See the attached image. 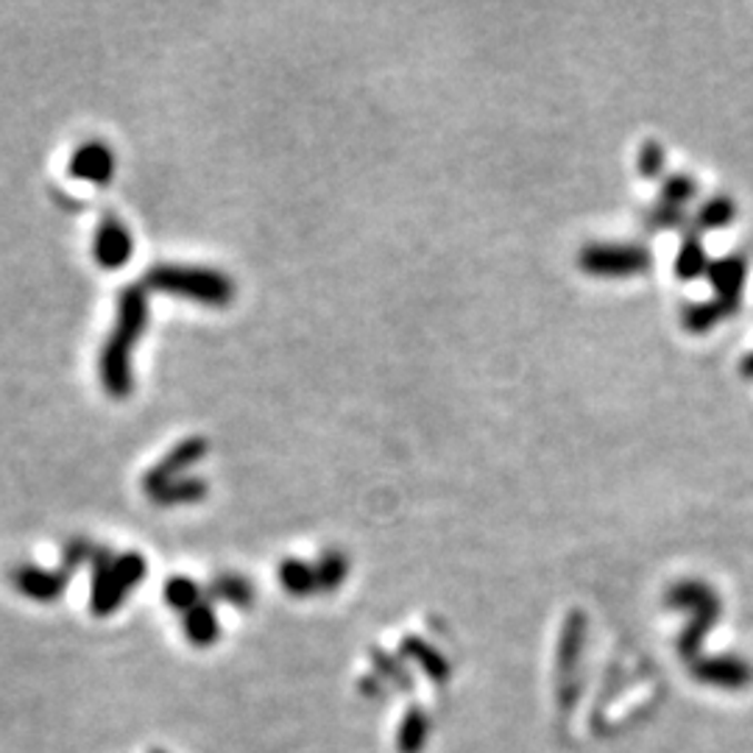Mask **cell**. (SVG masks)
<instances>
[{"label": "cell", "instance_id": "obj_1", "mask_svg": "<svg viewBox=\"0 0 753 753\" xmlns=\"http://www.w3.org/2000/svg\"><path fill=\"white\" fill-rule=\"evenodd\" d=\"M148 327V290L142 285H126L118 296V316L112 333L101 349L98 374L103 392L112 399H126L135 388L131 351L140 344Z\"/></svg>", "mask_w": 753, "mask_h": 753}, {"label": "cell", "instance_id": "obj_2", "mask_svg": "<svg viewBox=\"0 0 753 753\" xmlns=\"http://www.w3.org/2000/svg\"><path fill=\"white\" fill-rule=\"evenodd\" d=\"M142 288L148 294L174 296V299L196 301L207 307H227L235 301V283L216 268L176 266V262H157L142 277Z\"/></svg>", "mask_w": 753, "mask_h": 753}, {"label": "cell", "instance_id": "obj_3", "mask_svg": "<svg viewBox=\"0 0 753 753\" xmlns=\"http://www.w3.org/2000/svg\"><path fill=\"white\" fill-rule=\"evenodd\" d=\"M92 581H90V612L96 617H109L126 603V597L146 581L148 561L142 553H120L115 555L109 547H98L90 561Z\"/></svg>", "mask_w": 753, "mask_h": 753}, {"label": "cell", "instance_id": "obj_4", "mask_svg": "<svg viewBox=\"0 0 753 753\" xmlns=\"http://www.w3.org/2000/svg\"><path fill=\"white\" fill-rule=\"evenodd\" d=\"M207 453H210V442H207V438L194 436L179 442L162 460H157V464L146 472V477H142V492L151 494L157 492V488L168 486V483L179 480V477H187L196 464H201V460L207 458Z\"/></svg>", "mask_w": 753, "mask_h": 753}, {"label": "cell", "instance_id": "obj_5", "mask_svg": "<svg viewBox=\"0 0 753 753\" xmlns=\"http://www.w3.org/2000/svg\"><path fill=\"white\" fill-rule=\"evenodd\" d=\"M135 255V238L118 216H107L92 238V257L103 271H120Z\"/></svg>", "mask_w": 753, "mask_h": 753}, {"label": "cell", "instance_id": "obj_6", "mask_svg": "<svg viewBox=\"0 0 753 753\" xmlns=\"http://www.w3.org/2000/svg\"><path fill=\"white\" fill-rule=\"evenodd\" d=\"M70 575L59 569L37 567V564H20L12 573V586L23 597H31L37 603H53L65 595L68 589Z\"/></svg>", "mask_w": 753, "mask_h": 753}, {"label": "cell", "instance_id": "obj_7", "mask_svg": "<svg viewBox=\"0 0 753 753\" xmlns=\"http://www.w3.org/2000/svg\"><path fill=\"white\" fill-rule=\"evenodd\" d=\"M68 170L73 179L87 181V185L107 187L115 176V153L107 142L90 140L79 146L70 157Z\"/></svg>", "mask_w": 753, "mask_h": 753}, {"label": "cell", "instance_id": "obj_8", "mask_svg": "<svg viewBox=\"0 0 753 753\" xmlns=\"http://www.w3.org/2000/svg\"><path fill=\"white\" fill-rule=\"evenodd\" d=\"M692 675L709 686H723V690H742L753 681V670L736 658H712L692 667Z\"/></svg>", "mask_w": 753, "mask_h": 753}, {"label": "cell", "instance_id": "obj_9", "mask_svg": "<svg viewBox=\"0 0 753 753\" xmlns=\"http://www.w3.org/2000/svg\"><path fill=\"white\" fill-rule=\"evenodd\" d=\"M181 628H185V636L194 642L196 647H212L221 636V623H218V614L212 608L210 597L194 606L187 614H181Z\"/></svg>", "mask_w": 753, "mask_h": 753}, {"label": "cell", "instance_id": "obj_10", "mask_svg": "<svg viewBox=\"0 0 753 753\" xmlns=\"http://www.w3.org/2000/svg\"><path fill=\"white\" fill-rule=\"evenodd\" d=\"M210 494V483L205 477L187 475L179 477V480L168 483V486L157 488V492L148 494L153 505H162V508H176V505H196L201 499H207Z\"/></svg>", "mask_w": 753, "mask_h": 753}, {"label": "cell", "instance_id": "obj_11", "mask_svg": "<svg viewBox=\"0 0 753 753\" xmlns=\"http://www.w3.org/2000/svg\"><path fill=\"white\" fill-rule=\"evenodd\" d=\"M207 597L218 603H227L232 608H251L255 606V586H251L249 578L238 573H221L210 581L207 586Z\"/></svg>", "mask_w": 753, "mask_h": 753}, {"label": "cell", "instance_id": "obj_12", "mask_svg": "<svg viewBox=\"0 0 753 753\" xmlns=\"http://www.w3.org/2000/svg\"><path fill=\"white\" fill-rule=\"evenodd\" d=\"M279 584H283V589L294 597L316 595L318 592L316 567H310L307 561L285 558L283 564H279Z\"/></svg>", "mask_w": 753, "mask_h": 753}, {"label": "cell", "instance_id": "obj_13", "mask_svg": "<svg viewBox=\"0 0 753 753\" xmlns=\"http://www.w3.org/2000/svg\"><path fill=\"white\" fill-rule=\"evenodd\" d=\"M430 717H427L422 709H410L403 717L397 731V747L399 753H419L427 745V736H430Z\"/></svg>", "mask_w": 753, "mask_h": 753}, {"label": "cell", "instance_id": "obj_14", "mask_svg": "<svg viewBox=\"0 0 753 753\" xmlns=\"http://www.w3.org/2000/svg\"><path fill=\"white\" fill-rule=\"evenodd\" d=\"M165 603H168L174 612L187 614L194 606H199L205 601V589L196 584L194 578H187V575H174V578L165 584Z\"/></svg>", "mask_w": 753, "mask_h": 753}, {"label": "cell", "instance_id": "obj_15", "mask_svg": "<svg viewBox=\"0 0 753 753\" xmlns=\"http://www.w3.org/2000/svg\"><path fill=\"white\" fill-rule=\"evenodd\" d=\"M346 569H349V564H346V555L338 553V549H327V553H321V558L316 561V578H318V592H335L340 584L346 581Z\"/></svg>", "mask_w": 753, "mask_h": 753}, {"label": "cell", "instance_id": "obj_16", "mask_svg": "<svg viewBox=\"0 0 753 753\" xmlns=\"http://www.w3.org/2000/svg\"><path fill=\"white\" fill-rule=\"evenodd\" d=\"M403 647H405V653H408L410 658H416V662L422 664V670H425V673L430 675L433 681H447V675H449L447 662H444V658L438 656L436 651H430V647H427L425 642L408 640Z\"/></svg>", "mask_w": 753, "mask_h": 753}, {"label": "cell", "instance_id": "obj_17", "mask_svg": "<svg viewBox=\"0 0 753 753\" xmlns=\"http://www.w3.org/2000/svg\"><path fill=\"white\" fill-rule=\"evenodd\" d=\"M92 555H96V544H90L87 538H70L62 549V569L68 575H73L76 569H81L85 564H90Z\"/></svg>", "mask_w": 753, "mask_h": 753}, {"label": "cell", "instance_id": "obj_18", "mask_svg": "<svg viewBox=\"0 0 753 753\" xmlns=\"http://www.w3.org/2000/svg\"><path fill=\"white\" fill-rule=\"evenodd\" d=\"M371 658H374V667H377V673L386 675V678H392L394 684H399L403 690H405V686L410 690V678L403 673V667H399V664L394 662L392 656H386V653H380V651H374Z\"/></svg>", "mask_w": 753, "mask_h": 753}, {"label": "cell", "instance_id": "obj_19", "mask_svg": "<svg viewBox=\"0 0 753 753\" xmlns=\"http://www.w3.org/2000/svg\"><path fill=\"white\" fill-rule=\"evenodd\" d=\"M151 753H165V751H151Z\"/></svg>", "mask_w": 753, "mask_h": 753}]
</instances>
